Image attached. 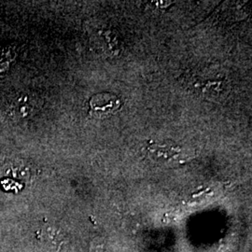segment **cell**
<instances>
[{
  "label": "cell",
  "instance_id": "cell-1",
  "mask_svg": "<svg viewBox=\"0 0 252 252\" xmlns=\"http://www.w3.org/2000/svg\"><path fill=\"white\" fill-rule=\"evenodd\" d=\"M91 112L97 117L114 113L121 106V101L111 94H97L90 99Z\"/></svg>",
  "mask_w": 252,
  "mask_h": 252
},
{
  "label": "cell",
  "instance_id": "cell-2",
  "mask_svg": "<svg viewBox=\"0 0 252 252\" xmlns=\"http://www.w3.org/2000/svg\"><path fill=\"white\" fill-rule=\"evenodd\" d=\"M148 156L158 162H165L173 159L180 153V148L174 145L151 144L147 149Z\"/></svg>",
  "mask_w": 252,
  "mask_h": 252
},
{
  "label": "cell",
  "instance_id": "cell-3",
  "mask_svg": "<svg viewBox=\"0 0 252 252\" xmlns=\"http://www.w3.org/2000/svg\"><path fill=\"white\" fill-rule=\"evenodd\" d=\"M35 101L29 98L27 95H23L14 104V113L20 117L29 116L35 109Z\"/></svg>",
  "mask_w": 252,
  "mask_h": 252
},
{
  "label": "cell",
  "instance_id": "cell-4",
  "mask_svg": "<svg viewBox=\"0 0 252 252\" xmlns=\"http://www.w3.org/2000/svg\"><path fill=\"white\" fill-rule=\"evenodd\" d=\"M90 252H105L103 241L99 238L94 239L91 246Z\"/></svg>",
  "mask_w": 252,
  "mask_h": 252
}]
</instances>
